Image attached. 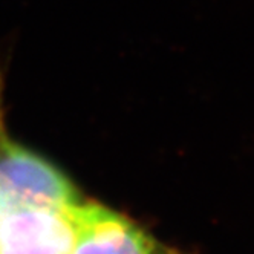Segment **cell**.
Instances as JSON below:
<instances>
[{
    "mask_svg": "<svg viewBox=\"0 0 254 254\" xmlns=\"http://www.w3.org/2000/svg\"><path fill=\"white\" fill-rule=\"evenodd\" d=\"M75 241L70 254H170L126 216L97 204L74 207Z\"/></svg>",
    "mask_w": 254,
    "mask_h": 254,
    "instance_id": "7a4b0ae2",
    "label": "cell"
},
{
    "mask_svg": "<svg viewBox=\"0 0 254 254\" xmlns=\"http://www.w3.org/2000/svg\"><path fill=\"white\" fill-rule=\"evenodd\" d=\"M75 205H14L0 210V254H70Z\"/></svg>",
    "mask_w": 254,
    "mask_h": 254,
    "instance_id": "6da1fadb",
    "label": "cell"
}]
</instances>
